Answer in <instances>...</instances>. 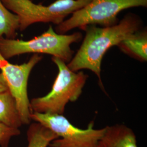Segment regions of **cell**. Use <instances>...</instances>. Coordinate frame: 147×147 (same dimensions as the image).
Listing matches in <instances>:
<instances>
[{
    "label": "cell",
    "instance_id": "5bb4252c",
    "mask_svg": "<svg viewBox=\"0 0 147 147\" xmlns=\"http://www.w3.org/2000/svg\"><path fill=\"white\" fill-rule=\"evenodd\" d=\"M7 90H8V88L5 82V80L2 73L0 72V93L5 92Z\"/></svg>",
    "mask_w": 147,
    "mask_h": 147
},
{
    "label": "cell",
    "instance_id": "ba28073f",
    "mask_svg": "<svg viewBox=\"0 0 147 147\" xmlns=\"http://www.w3.org/2000/svg\"><path fill=\"white\" fill-rule=\"evenodd\" d=\"M98 147H138L136 135L131 128L123 124L105 127Z\"/></svg>",
    "mask_w": 147,
    "mask_h": 147
},
{
    "label": "cell",
    "instance_id": "6da1fadb",
    "mask_svg": "<svg viewBox=\"0 0 147 147\" xmlns=\"http://www.w3.org/2000/svg\"><path fill=\"white\" fill-rule=\"evenodd\" d=\"M142 24L140 17L130 13L113 26L98 27L88 25L82 28L86 32L84 39L67 66L75 72L82 69L93 72L103 88L101 71L104 55L111 47L117 46L121 41L141 30Z\"/></svg>",
    "mask_w": 147,
    "mask_h": 147
},
{
    "label": "cell",
    "instance_id": "4fadbf2b",
    "mask_svg": "<svg viewBox=\"0 0 147 147\" xmlns=\"http://www.w3.org/2000/svg\"><path fill=\"white\" fill-rule=\"evenodd\" d=\"M20 130L19 129L12 128L0 124V146L8 147L11 138L19 135Z\"/></svg>",
    "mask_w": 147,
    "mask_h": 147
},
{
    "label": "cell",
    "instance_id": "7a4b0ae2",
    "mask_svg": "<svg viewBox=\"0 0 147 147\" xmlns=\"http://www.w3.org/2000/svg\"><path fill=\"white\" fill-rule=\"evenodd\" d=\"M52 61L58 68L57 76L47 95L30 101L31 113L63 115L69 102H75L79 99L88 78L82 71L71 70L60 58L53 57Z\"/></svg>",
    "mask_w": 147,
    "mask_h": 147
},
{
    "label": "cell",
    "instance_id": "5b68a950",
    "mask_svg": "<svg viewBox=\"0 0 147 147\" xmlns=\"http://www.w3.org/2000/svg\"><path fill=\"white\" fill-rule=\"evenodd\" d=\"M7 9L18 16L19 30L23 31L37 22H52L57 26L69 14L92 0H57L50 5L36 4L32 0H1Z\"/></svg>",
    "mask_w": 147,
    "mask_h": 147
},
{
    "label": "cell",
    "instance_id": "8992f818",
    "mask_svg": "<svg viewBox=\"0 0 147 147\" xmlns=\"http://www.w3.org/2000/svg\"><path fill=\"white\" fill-rule=\"evenodd\" d=\"M31 120L39 123L54 132L59 138L50 143L51 147H98V142L103 136L105 127L94 129V122H90L86 129L73 125L63 115L33 112Z\"/></svg>",
    "mask_w": 147,
    "mask_h": 147
},
{
    "label": "cell",
    "instance_id": "52a82bcc",
    "mask_svg": "<svg viewBox=\"0 0 147 147\" xmlns=\"http://www.w3.org/2000/svg\"><path fill=\"white\" fill-rule=\"evenodd\" d=\"M42 59L39 54H34L26 63L16 65L9 63L0 53V70L8 90L16 100L22 124L30 123V101L27 93L28 80L33 68Z\"/></svg>",
    "mask_w": 147,
    "mask_h": 147
},
{
    "label": "cell",
    "instance_id": "277c9868",
    "mask_svg": "<svg viewBox=\"0 0 147 147\" xmlns=\"http://www.w3.org/2000/svg\"><path fill=\"white\" fill-rule=\"evenodd\" d=\"M137 7H147V0H92L56 27V32L65 34L74 28L88 25L113 26L118 23L117 16L121 11Z\"/></svg>",
    "mask_w": 147,
    "mask_h": 147
},
{
    "label": "cell",
    "instance_id": "8fae6325",
    "mask_svg": "<svg viewBox=\"0 0 147 147\" xmlns=\"http://www.w3.org/2000/svg\"><path fill=\"white\" fill-rule=\"evenodd\" d=\"M27 136V147H47L53 140L59 138L56 134L37 122L31 124Z\"/></svg>",
    "mask_w": 147,
    "mask_h": 147
},
{
    "label": "cell",
    "instance_id": "9c48e42d",
    "mask_svg": "<svg viewBox=\"0 0 147 147\" xmlns=\"http://www.w3.org/2000/svg\"><path fill=\"white\" fill-rule=\"evenodd\" d=\"M121 51L141 62L147 61V32L138 31L117 45Z\"/></svg>",
    "mask_w": 147,
    "mask_h": 147
},
{
    "label": "cell",
    "instance_id": "3957f363",
    "mask_svg": "<svg viewBox=\"0 0 147 147\" xmlns=\"http://www.w3.org/2000/svg\"><path fill=\"white\" fill-rule=\"evenodd\" d=\"M82 38L80 32L71 34H61L50 26L40 36L29 40L0 38V53L6 59L24 53H45L61 59L68 63L73 57L74 51L71 45L79 42Z\"/></svg>",
    "mask_w": 147,
    "mask_h": 147
},
{
    "label": "cell",
    "instance_id": "7c38bea8",
    "mask_svg": "<svg viewBox=\"0 0 147 147\" xmlns=\"http://www.w3.org/2000/svg\"><path fill=\"white\" fill-rule=\"evenodd\" d=\"M19 30L18 16L6 8L0 0V38L15 39L16 31Z\"/></svg>",
    "mask_w": 147,
    "mask_h": 147
},
{
    "label": "cell",
    "instance_id": "30bf717a",
    "mask_svg": "<svg viewBox=\"0 0 147 147\" xmlns=\"http://www.w3.org/2000/svg\"><path fill=\"white\" fill-rule=\"evenodd\" d=\"M0 124L16 129L23 125L16 100L9 90L0 93Z\"/></svg>",
    "mask_w": 147,
    "mask_h": 147
}]
</instances>
